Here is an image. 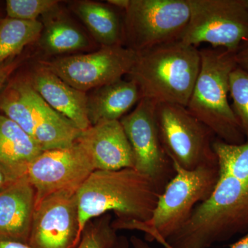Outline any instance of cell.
Listing matches in <instances>:
<instances>
[{
    "label": "cell",
    "instance_id": "cell-5",
    "mask_svg": "<svg viewBox=\"0 0 248 248\" xmlns=\"http://www.w3.org/2000/svg\"><path fill=\"white\" fill-rule=\"evenodd\" d=\"M199 50L200 71L186 108L218 140L228 144H242L246 137L228 98L230 76L238 66L235 53L212 47Z\"/></svg>",
    "mask_w": 248,
    "mask_h": 248
},
{
    "label": "cell",
    "instance_id": "cell-20",
    "mask_svg": "<svg viewBox=\"0 0 248 248\" xmlns=\"http://www.w3.org/2000/svg\"><path fill=\"white\" fill-rule=\"evenodd\" d=\"M37 96L27 79L15 80L0 93V110L3 115L32 138L37 122Z\"/></svg>",
    "mask_w": 248,
    "mask_h": 248
},
{
    "label": "cell",
    "instance_id": "cell-34",
    "mask_svg": "<svg viewBox=\"0 0 248 248\" xmlns=\"http://www.w3.org/2000/svg\"><path fill=\"white\" fill-rule=\"evenodd\" d=\"M243 3H244V4L245 6H246V7L247 8L248 10V0H242Z\"/></svg>",
    "mask_w": 248,
    "mask_h": 248
},
{
    "label": "cell",
    "instance_id": "cell-26",
    "mask_svg": "<svg viewBox=\"0 0 248 248\" xmlns=\"http://www.w3.org/2000/svg\"><path fill=\"white\" fill-rule=\"evenodd\" d=\"M19 63L20 60L14 58L0 66V91L3 89L6 80L9 79L11 75L16 71Z\"/></svg>",
    "mask_w": 248,
    "mask_h": 248
},
{
    "label": "cell",
    "instance_id": "cell-2",
    "mask_svg": "<svg viewBox=\"0 0 248 248\" xmlns=\"http://www.w3.org/2000/svg\"><path fill=\"white\" fill-rule=\"evenodd\" d=\"M248 229V177L219 175L213 193L199 204L165 248H210Z\"/></svg>",
    "mask_w": 248,
    "mask_h": 248
},
{
    "label": "cell",
    "instance_id": "cell-12",
    "mask_svg": "<svg viewBox=\"0 0 248 248\" xmlns=\"http://www.w3.org/2000/svg\"><path fill=\"white\" fill-rule=\"evenodd\" d=\"M78 231L77 193L59 192L36 204L28 244L33 248H76Z\"/></svg>",
    "mask_w": 248,
    "mask_h": 248
},
{
    "label": "cell",
    "instance_id": "cell-21",
    "mask_svg": "<svg viewBox=\"0 0 248 248\" xmlns=\"http://www.w3.org/2000/svg\"><path fill=\"white\" fill-rule=\"evenodd\" d=\"M37 42L48 55L79 51L91 45L89 39L81 29L62 19L48 21L45 24Z\"/></svg>",
    "mask_w": 248,
    "mask_h": 248
},
{
    "label": "cell",
    "instance_id": "cell-17",
    "mask_svg": "<svg viewBox=\"0 0 248 248\" xmlns=\"http://www.w3.org/2000/svg\"><path fill=\"white\" fill-rule=\"evenodd\" d=\"M27 132L0 114V166L15 179L24 177L31 162L42 153Z\"/></svg>",
    "mask_w": 248,
    "mask_h": 248
},
{
    "label": "cell",
    "instance_id": "cell-7",
    "mask_svg": "<svg viewBox=\"0 0 248 248\" xmlns=\"http://www.w3.org/2000/svg\"><path fill=\"white\" fill-rule=\"evenodd\" d=\"M124 46L137 53L181 40L190 17L189 0H130Z\"/></svg>",
    "mask_w": 248,
    "mask_h": 248
},
{
    "label": "cell",
    "instance_id": "cell-23",
    "mask_svg": "<svg viewBox=\"0 0 248 248\" xmlns=\"http://www.w3.org/2000/svg\"><path fill=\"white\" fill-rule=\"evenodd\" d=\"M112 214L107 213L89 221L76 248H108L112 246L119 236L112 226Z\"/></svg>",
    "mask_w": 248,
    "mask_h": 248
},
{
    "label": "cell",
    "instance_id": "cell-25",
    "mask_svg": "<svg viewBox=\"0 0 248 248\" xmlns=\"http://www.w3.org/2000/svg\"><path fill=\"white\" fill-rule=\"evenodd\" d=\"M60 1L56 0H7L8 17L24 21H37L41 16L51 12Z\"/></svg>",
    "mask_w": 248,
    "mask_h": 248
},
{
    "label": "cell",
    "instance_id": "cell-18",
    "mask_svg": "<svg viewBox=\"0 0 248 248\" xmlns=\"http://www.w3.org/2000/svg\"><path fill=\"white\" fill-rule=\"evenodd\" d=\"M71 9L101 46H124V23L116 9L92 1H77Z\"/></svg>",
    "mask_w": 248,
    "mask_h": 248
},
{
    "label": "cell",
    "instance_id": "cell-22",
    "mask_svg": "<svg viewBox=\"0 0 248 248\" xmlns=\"http://www.w3.org/2000/svg\"><path fill=\"white\" fill-rule=\"evenodd\" d=\"M43 27L39 20L9 17L0 23V66L15 58L27 46L38 40Z\"/></svg>",
    "mask_w": 248,
    "mask_h": 248
},
{
    "label": "cell",
    "instance_id": "cell-32",
    "mask_svg": "<svg viewBox=\"0 0 248 248\" xmlns=\"http://www.w3.org/2000/svg\"><path fill=\"white\" fill-rule=\"evenodd\" d=\"M130 242L132 248H153L150 246L148 242L138 236H132L130 238Z\"/></svg>",
    "mask_w": 248,
    "mask_h": 248
},
{
    "label": "cell",
    "instance_id": "cell-4",
    "mask_svg": "<svg viewBox=\"0 0 248 248\" xmlns=\"http://www.w3.org/2000/svg\"><path fill=\"white\" fill-rule=\"evenodd\" d=\"M200 50L182 41L138 53L130 79L142 99L187 107L200 71Z\"/></svg>",
    "mask_w": 248,
    "mask_h": 248
},
{
    "label": "cell",
    "instance_id": "cell-19",
    "mask_svg": "<svg viewBox=\"0 0 248 248\" xmlns=\"http://www.w3.org/2000/svg\"><path fill=\"white\" fill-rule=\"evenodd\" d=\"M36 104L37 122L33 138L42 151L68 148L74 144L82 130L52 108L39 94Z\"/></svg>",
    "mask_w": 248,
    "mask_h": 248
},
{
    "label": "cell",
    "instance_id": "cell-8",
    "mask_svg": "<svg viewBox=\"0 0 248 248\" xmlns=\"http://www.w3.org/2000/svg\"><path fill=\"white\" fill-rule=\"evenodd\" d=\"M190 17L181 41L236 53L248 40V10L242 0H189Z\"/></svg>",
    "mask_w": 248,
    "mask_h": 248
},
{
    "label": "cell",
    "instance_id": "cell-28",
    "mask_svg": "<svg viewBox=\"0 0 248 248\" xmlns=\"http://www.w3.org/2000/svg\"><path fill=\"white\" fill-rule=\"evenodd\" d=\"M17 179H15L11 177V175L6 172V170L1 166H0V191L3 190L5 187H7L10 184H12Z\"/></svg>",
    "mask_w": 248,
    "mask_h": 248
},
{
    "label": "cell",
    "instance_id": "cell-31",
    "mask_svg": "<svg viewBox=\"0 0 248 248\" xmlns=\"http://www.w3.org/2000/svg\"><path fill=\"white\" fill-rule=\"evenodd\" d=\"M108 4L116 9H120L125 12L130 4V0H108Z\"/></svg>",
    "mask_w": 248,
    "mask_h": 248
},
{
    "label": "cell",
    "instance_id": "cell-3",
    "mask_svg": "<svg viewBox=\"0 0 248 248\" xmlns=\"http://www.w3.org/2000/svg\"><path fill=\"white\" fill-rule=\"evenodd\" d=\"M172 164L175 174L159 195L151 218L145 222L113 218L112 225L116 231L141 232L147 242H156L165 248L168 240L187 222L196 206L212 195L219 179L218 166L188 170Z\"/></svg>",
    "mask_w": 248,
    "mask_h": 248
},
{
    "label": "cell",
    "instance_id": "cell-16",
    "mask_svg": "<svg viewBox=\"0 0 248 248\" xmlns=\"http://www.w3.org/2000/svg\"><path fill=\"white\" fill-rule=\"evenodd\" d=\"M141 99L140 88L130 79H120L94 89L87 94L91 125L104 121L120 120Z\"/></svg>",
    "mask_w": 248,
    "mask_h": 248
},
{
    "label": "cell",
    "instance_id": "cell-24",
    "mask_svg": "<svg viewBox=\"0 0 248 248\" xmlns=\"http://www.w3.org/2000/svg\"><path fill=\"white\" fill-rule=\"evenodd\" d=\"M229 93L232 108L248 142V72L239 66L232 72Z\"/></svg>",
    "mask_w": 248,
    "mask_h": 248
},
{
    "label": "cell",
    "instance_id": "cell-11",
    "mask_svg": "<svg viewBox=\"0 0 248 248\" xmlns=\"http://www.w3.org/2000/svg\"><path fill=\"white\" fill-rule=\"evenodd\" d=\"M95 170L91 155L77 140L68 148L42 152L31 162L26 177L35 189L36 205L59 192L77 193Z\"/></svg>",
    "mask_w": 248,
    "mask_h": 248
},
{
    "label": "cell",
    "instance_id": "cell-33",
    "mask_svg": "<svg viewBox=\"0 0 248 248\" xmlns=\"http://www.w3.org/2000/svg\"><path fill=\"white\" fill-rule=\"evenodd\" d=\"M231 248H248V232L244 237L235 243Z\"/></svg>",
    "mask_w": 248,
    "mask_h": 248
},
{
    "label": "cell",
    "instance_id": "cell-14",
    "mask_svg": "<svg viewBox=\"0 0 248 248\" xmlns=\"http://www.w3.org/2000/svg\"><path fill=\"white\" fill-rule=\"evenodd\" d=\"M52 108L64 116L81 130L91 126L87 113V94L72 87L60 77L39 63L27 78Z\"/></svg>",
    "mask_w": 248,
    "mask_h": 248
},
{
    "label": "cell",
    "instance_id": "cell-6",
    "mask_svg": "<svg viewBox=\"0 0 248 248\" xmlns=\"http://www.w3.org/2000/svg\"><path fill=\"white\" fill-rule=\"evenodd\" d=\"M156 116L161 143L172 163L188 170L218 166L213 148L216 135L187 108L159 103Z\"/></svg>",
    "mask_w": 248,
    "mask_h": 248
},
{
    "label": "cell",
    "instance_id": "cell-13",
    "mask_svg": "<svg viewBox=\"0 0 248 248\" xmlns=\"http://www.w3.org/2000/svg\"><path fill=\"white\" fill-rule=\"evenodd\" d=\"M78 140L91 155L96 170L135 169L133 150L120 120L91 125Z\"/></svg>",
    "mask_w": 248,
    "mask_h": 248
},
{
    "label": "cell",
    "instance_id": "cell-9",
    "mask_svg": "<svg viewBox=\"0 0 248 248\" xmlns=\"http://www.w3.org/2000/svg\"><path fill=\"white\" fill-rule=\"evenodd\" d=\"M138 55L125 46H101L93 53L62 57L40 63L72 87L86 93L128 75Z\"/></svg>",
    "mask_w": 248,
    "mask_h": 248
},
{
    "label": "cell",
    "instance_id": "cell-27",
    "mask_svg": "<svg viewBox=\"0 0 248 248\" xmlns=\"http://www.w3.org/2000/svg\"><path fill=\"white\" fill-rule=\"evenodd\" d=\"M235 60L239 68L248 72V40L240 46L236 50Z\"/></svg>",
    "mask_w": 248,
    "mask_h": 248
},
{
    "label": "cell",
    "instance_id": "cell-10",
    "mask_svg": "<svg viewBox=\"0 0 248 248\" xmlns=\"http://www.w3.org/2000/svg\"><path fill=\"white\" fill-rule=\"evenodd\" d=\"M156 105L143 98L120 121L133 150L135 169L149 177L162 193L175 169L160 139Z\"/></svg>",
    "mask_w": 248,
    "mask_h": 248
},
{
    "label": "cell",
    "instance_id": "cell-29",
    "mask_svg": "<svg viewBox=\"0 0 248 248\" xmlns=\"http://www.w3.org/2000/svg\"><path fill=\"white\" fill-rule=\"evenodd\" d=\"M0 248H33L27 243L8 240H0Z\"/></svg>",
    "mask_w": 248,
    "mask_h": 248
},
{
    "label": "cell",
    "instance_id": "cell-15",
    "mask_svg": "<svg viewBox=\"0 0 248 248\" xmlns=\"http://www.w3.org/2000/svg\"><path fill=\"white\" fill-rule=\"evenodd\" d=\"M35 190L25 176L0 191V240L29 242Z\"/></svg>",
    "mask_w": 248,
    "mask_h": 248
},
{
    "label": "cell",
    "instance_id": "cell-30",
    "mask_svg": "<svg viewBox=\"0 0 248 248\" xmlns=\"http://www.w3.org/2000/svg\"><path fill=\"white\" fill-rule=\"evenodd\" d=\"M108 248H131L130 239L124 235L118 236L115 243Z\"/></svg>",
    "mask_w": 248,
    "mask_h": 248
},
{
    "label": "cell",
    "instance_id": "cell-1",
    "mask_svg": "<svg viewBox=\"0 0 248 248\" xmlns=\"http://www.w3.org/2000/svg\"><path fill=\"white\" fill-rule=\"evenodd\" d=\"M161 194L136 169L94 171L77 192L79 240L89 221L111 212L120 221H148Z\"/></svg>",
    "mask_w": 248,
    "mask_h": 248
}]
</instances>
